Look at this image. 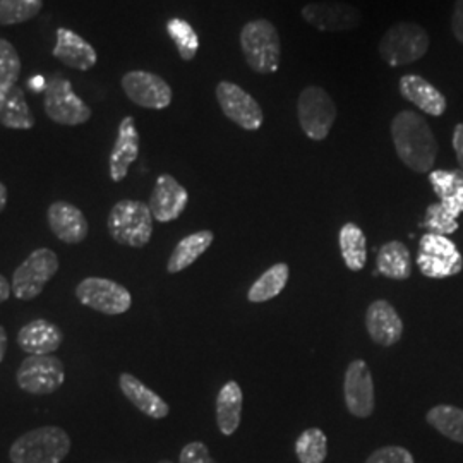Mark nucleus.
<instances>
[{
	"mask_svg": "<svg viewBox=\"0 0 463 463\" xmlns=\"http://www.w3.org/2000/svg\"><path fill=\"white\" fill-rule=\"evenodd\" d=\"M453 149H455L460 170H463V124H457L453 131Z\"/></svg>",
	"mask_w": 463,
	"mask_h": 463,
	"instance_id": "40",
	"label": "nucleus"
},
{
	"mask_svg": "<svg viewBox=\"0 0 463 463\" xmlns=\"http://www.w3.org/2000/svg\"><path fill=\"white\" fill-rule=\"evenodd\" d=\"M244 395L237 381H229L222 386L216 397V424L222 434L232 436L241 426Z\"/></svg>",
	"mask_w": 463,
	"mask_h": 463,
	"instance_id": "24",
	"label": "nucleus"
},
{
	"mask_svg": "<svg viewBox=\"0 0 463 463\" xmlns=\"http://www.w3.org/2000/svg\"><path fill=\"white\" fill-rule=\"evenodd\" d=\"M344 395L348 412L365 419L374 412V381L369 365L363 359L348 364L344 380Z\"/></svg>",
	"mask_w": 463,
	"mask_h": 463,
	"instance_id": "15",
	"label": "nucleus"
},
{
	"mask_svg": "<svg viewBox=\"0 0 463 463\" xmlns=\"http://www.w3.org/2000/svg\"><path fill=\"white\" fill-rule=\"evenodd\" d=\"M21 67V57L16 47L11 42L0 38V95L16 86Z\"/></svg>",
	"mask_w": 463,
	"mask_h": 463,
	"instance_id": "35",
	"label": "nucleus"
},
{
	"mask_svg": "<svg viewBox=\"0 0 463 463\" xmlns=\"http://www.w3.org/2000/svg\"><path fill=\"white\" fill-rule=\"evenodd\" d=\"M59 271V258L49 248L34 249L33 252L17 266L13 275V294L19 300H33L45 285Z\"/></svg>",
	"mask_w": 463,
	"mask_h": 463,
	"instance_id": "7",
	"label": "nucleus"
},
{
	"mask_svg": "<svg viewBox=\"0 0 463 463\" xmlns=\"http://www.w3.org/2000/svg\"><path fill=\"white\" fill-rule=\"evenodd\" d=\"M57 43L53 47V57L64 66L78 71H90L99 62L97 50L93 49L83 36L67 28L57 30Z\"/></svg>",
	"mask_w": 463,
	"mask_h": 463,
	"instance_id": "22",
	"label": "nucleus"
},
{
	"mask_svg": "<svg viewBox=\"0 0 463 463\" xmlns=\"http://www.w3.org/2000/svg\"><path fill=\"white\" fill-rule=\"evenodd\" d=\"M76 298L84 307L107 316L124 315L133 306V296L124 285L99 277H88L80 281Z\"/></svg>",
	"mask_w": 463,
	"mask_h": 463,
	"instance_id": "10",
	"label": "nucleus"
},
{
	"mask_svg": "<svg viewBox=\"0 0 463 463\" xmlns=\"http://www.w3.org/2000/svg\"><path fill=\"white\" fill-rule=\"evenodd\" d=\"M158 463H174V462H170V460H162V462H158Z\"/></svg>",
	"mask_w": 463,
	"mask_h": 463,
	"instance_id": "44",
	"label": "nucleus"
},
{
	"mask_svg": "<svg viewBox=\"0 0 463 463\" xmlns=\"http://www.w3.org/2000/svg\"><path fill=\"white\" fill-rule=\"evenodd\" d=\"M422 227H426L430 233L449 235L458 231V218L451 215L441 203H436V204H430L426 210Z\"/></svg>",
	"mask_w": 463,
	"mask_h": 463,
	"instance_id": "36",
	"label": "nucleus"
},
{
	"mask_svg": "<svg viewBox=\"0 0 463 463\" xmlns=\"http://www.w3.org/2000/svg\"><path fill=\"white\" fill-rule=\"evenodd\" d=\"M430 43V34L420 24L397 23L381 38V59L392 67L414 64L428 53Z\"/></svg>",
	"mask_w": 463,
	"mask_h": 463,
	"instance_id": "5",
	"label": "nucleus"
},
{
	"mask_svg": "<svg viewBox=\"0 0 463 463\" xmlns=\"http://www.w3.org/2000/svg\"><path fill=\"white\" fill-rule=\"evenodd\" d=\"M213 239H215V233L212 231H199L191 235H185L172 250L168 263H166V271L175 275V273L184 271L185 268L194 265L213 244Z\"/></svg>",
	"mask_w": 463,
	"mask_h": 463,
	"instance_id": "26",
	"label": "nucleus"
},
{
	"mask_svg": "<svg viewBox=\"0 0 463 463\" xmlns=\"http://www.w3.org/2000/svg\"><path fill=\"white\" fill-rule=\"evenodd\" d=\"M5 204H7V187L0 183V213L4 212Z\"/></svg>",
	"mask_w": 463,
	"mask_h": 463,
	"instance_id": "43",
	"label": "nucleus"
},
{
	"mask_svg": "<svg viewBox=\"0 0 463 463\" xmlns=\"http://www.w3.org/2000/svg\"><path fill=\"white\" fill-rule=\"evenodd\" d=\"M189 203V193L175 177L162 174L153 187L149 198V210L156 222L168 223L183 215Z\"/></svg>",
	"mask_w": 463,
	"mask_h": 463,
	"instance_id": "16",
	"label": "nucleus"
},
{
	"mask_svg": "<svg viewBox=\"0 0 463 463\" xmlns=\"http://www.w3.org/2000/svg\"><path fill=\"white\" fill-rule=\"evenodd\" d=\"M298 463H323L328 457V438L319 428L304 430L296 441Z\"/></svg>",
	"mask_w": 463,
	"mask_h": 463,
	"instance_id": "32",
	"label": "nucleus"
},
{
	"mask_svg": "<svg viewBox=\"0 0 463 463\" xmlns=\"http://www.w3.org/2000/svg\"><path fill=\"white\" fill-rule=\"evenodd\" d=\"M45 114L61 126H81L91 118V109L72 91L62 74H53L45 84Z\"/></svg>",
	"mask_w": 463,
	"mask_h": 463,
	"instance_id": "8",
	"label": "nucleus"
},
{
	"mask_svg": "<svg viewBox=\"0 0 463 463\" xmlns=\"http://www.w3.org/2000/svg\"><path fill=\"white\" fill-rule=\"evenodd\" d=\"M179 463H216L203 441H191L183 448Z\"/></svg>",
	"mask_w": 463,
	"mask_h": 463,
	"instance_id": "38",
	"label": "nucleus"
},
{
	"mask_svg": "<svg viewBox=\"0 0 463 463\" xmlns=\"http://www.w3.org/2000/svg\"><path fill=\"white\" fill-rule=\"evenodd\" d=\"M451 30L455 38L463 45V0H457L451 16Z\"/></svg>",
	"mask_w": 463,
	"mask_h": 463,
	"instance_id": "39",
	"label": "nucleus"
},
{
	"mask_svg": "<svg viewBox=\"0 0 463 463\" xmlns=\"http://www.w3.org/2000/svg\"><path fill=\"white\" fill-rule=\"evenodd\" d=\"M302 17L315 26L316 30L325 33H338L355 30L363 14L354 5L344 2H313L302 9Z\"/></svg>",
	"mask_w": 463,
	"mask_h": 463,
	"instance_id": "14",
	"label": "nucleus"
},
{
	"mask_svg": "<svg viewBox=\"0 0 463 463\" xmlns=\"http://www.w3.org/2000/svg\"><path fill=\"white\" fill-rule=\"evenodd\" d=\"M71 451V438L57 426H43L19 436L9 449L13 463H61Z\"/></svg>",
	"mask_w": 463,
	"mask_h": 463,
	"instance_id": "3",
	"label": "nucleus"
},
{
	"mask_svg": "<svg viewBox=\"0 0 463 463\" xmlns=\"http://www.w3.org/2000/svg\"><path fill=\"white\" fill-rule=\"evenodd\" d=\"M398 90L403 99L430 116L441 117L447 112L445 95L422 76H417V74L402 76Z\"/></svg>",
	"mask_w": 463,
	"mask_h": 463,
	"instance_id": "21",
	"label": "nucleus"
},
{
	"mask_svg": "<svg viewBox=\"0 0 463 463\" xmlns=\"http://www.w3.org/2000/svg\"><path fill=\"white\" fill-rule=\"evenodd\" d=\"M365 328L373 342L383 347H392L403 335V321L388 300L380 298L367 307Z\"/></svg>",
	"mask_w": 463,
	"mask_h": 463,
	"instance_id": "18",
	"label": "nucleus"
},
{
	"mask_svg": "<svg viewBox=\"0 0 463 463\" xmlns=\"http://www.w3.org/2000/svg\"><path fill=\"white\" fill-rule=\"evenodd\" d=\"M7 344H9V340H7V331L0 325V363H2L4 357H5Z\"/></svg>",
	"mask_w": 463,
	"mask_h": 463,
	"instance_id": "42",
	"label": "nucleus"
},
{
	"mask_svg": "<svg viewBox=\"0 0 463 463\" xmlns=\"http://www.w3.org/2000/svg\"><path fill=\"white\" fill-rule=\"evenodd\" d=\"M417 266L428 279H448L455 277L463 269L462 252L447 235L428 232L419 241Z\"/></svg>",
	"mask_w": 463,
	"mask_h": 463,
	"instance_id": "6",
	"label": "nucleus"
},
{
	"mask_svg": "<svg viewBox=\"0 0 463 463\" xmlns=\"http://www.w3.org/2000/svg\"><path fill=\"white\" fill-rule=\"evenodd\" d=\"M11 292H13L11 281L7 280L4 275H0V304L11 298Z\"/></svg>",
	"mask_w": 463,
	"mask_h": 463,
	"instance_id": "41",
	"label": "nucleus"
},
{
	"mask_svg": "<svg viewBox=\"0 0 463 463\" xmlns=\"http://www.w3.org/2000/svg\"><path fill=\"white\" fill-rule=\"evenodd\" d=\"M0 124L7 129H33L36 120L30 105L26 103L24 90L14 86L7 93L0 95Z\"/></svg>",
	"mask_w": 463,
	"mask_h": 463,
	"instance_id": "27",
	"label": "nucleus"
},
{
	"mask_svg": "<svg viewBox=\"0 0 463 463\" xmlns=\"http://www.w3.org/2000/svg\"><path fill=\"white\" fill-rule=\"evenodd\" d=\"M118 386L124 397L128 398L134 407L148 415L151 419H165L170 414V407L164 398L156 395L143 381L137 380L131 373H122L118 378Z\"/></svg>",
	"mask_w": 463,
	"mask_h": 463,
	"instance_id": "23",
	"label": "nucleus"
},
{
	"mask_svg": "<svg viewBox=\"0 0 463 463\" xmlns=\"http://www.w3.org/2000/svg\"><path fill=\"white\" fill-rule=\"evenodd\" d=\"M139 156V133L134 117H124L118 124L117 139L109 158V174L114 183H122L128 177L129 166Z\"/></svg>",
	"mask_w": 463,
	"mask_h": 463,
	"instance_id": "17",
	"label": "nucleus"
},
{
	"mask_svg": "<svg viewBox=\"0 0 463 463\" xmlns=\"http://www.w3.org/2000/svg\"><path fill=\"white\" fill-rule=\"evenodd\" d=\"M17 386L32 395H52L66 381V367L55 355H28L17 369Z\"/></svg>",
	"mask_w": 463,
	"mask_h": 463,
	"instance_id": "11",
	"label": "nucleus"
},
{
	"mask_svg": "<svg viewBox=\"0 0 463 463\" xmlns=\"http://www.w3.org/2000/svg\"><path fill=\"white\" fill-rule=\"evenodd\" d=\"M430 183L439 203L453 216L463 213V170H432Z\"/></svg>",
	"mask_w": 463,
	"mask_h": 463,
	"instance_id": "25",
	"label": "nucleus"
},
{
	"mask_svg": "<svg viewBox=\"0 0 463 463\" xmlns=\"http://www.w3.org/2000/svg\"><path fill=\"white\" fill-rule=\"evenodd\" d=\"M47 220L50 231L66 244H81L90 233V225L83 212L67 201L52 203Z\"/></svg>",
	"mask_w": 463,
	"mask_h": 463,
	"instance_id": "19",
	"label": "nucleus"
},
{
	"mask_svg": "<svg viewBox=\"0 0 463 463\" xmlns=\"http://www.w3.org/2000/svg\"><path fill=\"white\" fill-rule=\"evenodd\" d=\"M107 229L120 246L141 249L148 246L153 235V215L143 201L122 199L109 213Z\"/></svg>",
	"mask_w": 463,
	"mask_h": 463,
	"instance_id": "2",
	"label": "nucleus"
},
{
	"mask_svg": "<svg viewBox=\"0 0 463 463\" xmlns=\"http://www.w3.org/2000/svg\"><path fill=\"white\" fill-rule=\"evenodd\" d=\"M166 33L175 43L177 52H179L183 61H185V62L194 61L199 50V38L198 33L194 32V28L187 21H184L181 17L168 19Z\"/></svg>",
	"mask_w": 463,
	"mask_h": 463,
	"instance_id": "33",
	"label": "nucleus"
},
{
	"mask_svg": "<svg viewBox=\"0 0 463 463\" xmlns=\"http://www.w3.org/2000/svg\"><path fill=\"white\" fill-rule=\"evenodd\" d=\"M426 420L448 439L463 445V409L455 405H436L426 414Z\"/></svg>",
	"mask_w": 463,
	"mask_h": 463,
	"instance_id": "31",
	"label": "nucleus"
},
{
	"mask_svg": "<svg viewBox=\"0 0 463 463\" xmlns=\"http://www.w3.org/2000/svg\"><path fill=\"white\" fill-rule=\"evenodd\" d=\"M64 344V331L49 319L38 317L17 333V345L28 355H53Z\"/></svg>",
	"mask_w": 463,
	"mask_h": 463,
	"instance_id": "20",
	"label": "nucleus"
},
{
	"mask_svg": "<svg viewBox=\"0 0 463 463\" xmlns=\"http://www.w3.org/2000/svg\"><path fill=\"white\" fill-rule=\"evenodd\" d=\"M378 271L392 280H407L412 275V256L409 248L400 242H386L378 252Z\"/></svg>",
	"mask_w": 463,
	"mask_h": 463,
	"instance_id": "28",
	"label": "nucleus"
},
{
	"mask_svg": "<svg viewBox=\"0 0 463 463\" xmlns=\"http://www.w3.org/2000/svg\"><path fill=\"white\" fill-rule=\"evenodd\" d=\"M122 90L137 107L164 110L172 103V88L158 74L148 71H131L122 78Z\"/></svg>",
	"mask_w": 463,
	"mask_h": 463,
	"instance_id": "13",
	"label": "nucleus"
},
{
	"mask_svg": "<svg viewBox=\"0 0 463 463\" xmlns=\"http://www.w3.org/2000/svg\"><path fill=\"white\" fill-rule=\"evenodd\" d=\"M365 463H415V460L407 448L384 447L373 451Z\"/></svg>",
	"mask_w": 463,
	"mask_h": 463,
	"instance_id": "37",
	"label": "nucleus"
},
{
	"mask_svg": "<svg viewBox=\"0 0 463 463\" xmlns=\"http://www.w3.org/2000/svg\"><path fill=\"white\" fill-rule=\"evenodd\" d=\"M338 242H340L342 258H344L348 269L361 271L367 261V241H365L363 229L359 225L348 222L340 229Z\"/></svg>",
	"mask_w": 463,
	"mask_h": 463,
	"instance_id": "29",
	"label": "nucleus"
},
{
	"mask_svg": "<svg viewBox=\"0 0 463 463\" xmlns=\"http://www.w3.org/2000/svg\"><path fill=\"white\" fill-rule=\"evenodd\" d=\"M241 49L248 66L258 74H273L280 67V36L268 19H254L241 32Z\"/></svg>",
	"mask_w": 463,
	"mask_h": 463,
	"instance_id": "4",
	"label": "nucleus"
},
{
	"mask_svg": "<svg viewBox=\"0 0 463 463\" xmlns=\"http://www.w3.org/2000/svg\"><path fill=\"white\" fill-rule=\"evenodd\" d=\"M392 139L398 158L417 174H428L438 158V141L428 120L412 110H402L392 122Z\"/></svg>",
	"mask_w": 463,
	"mask_h": 463,
	"instance_id": "1",
	"label": "nucleus"
},
{
	"mask_svg": "<svg viewBox=\"0 0 463 463\" xmlns=\"http://www.w3.org/2000/svg\"><path fill=\"white\" fill-rule=\"evenodd\" d=\"M43 0H0V26H14L38 16Z\"/></svg>",
	"mask_w": 463,
	"mask_h": 463,
	"instance_id": "34",
	"label": "nucleus"
},
{
	"mask_svg": "<svg viewBox=\"0 0 463 463\" xmlns=\"http://www.w3.org/2000/svg\"><path fill=\"white\" fill-rule=\"evenodd\" d=\"M298 124L304 134L313 141L328 137L333 122L336 118V105L319 86H307L298 101Z\"/></svg>",
	"mask_w": 463,
	"mask_h": 463,
	"instance_id": "9",
	"label": "nucleus"
},
{
	"mask_svg": "<svg viewBox=\"0 0 463 463\" xmlns=\"http://www.w3.org/2000/svg\"><path fill=\"white\" fill-rule=\"evenodd\" d=\"M216 99L225 117L239 128L246 131H258L263 126V109L239 84L220 81L216 86Z\"/></svg>",
	"mask_w": 463,
	"mask_h": 463,
	"instance_id": "12",
	"label": "nucleus"
},
{
	"mask_svg": "<svg viewBox=\"0 0 463 463\" xmlns=\"http://www.w3.org/2000/svg\"><path fill=\"white\" fill-rule=\"evenodd\" d=\"M290 275V268L287 263H277L268 268L265 273L254 281L249 288L248 298L252 304H261L266 300L280 296Z\"/></svg>",
	"mask_w": 463,
	"mask_h": 463,
	"instance_id": "30",
	"label": "nucleus"
}]
</instances>
